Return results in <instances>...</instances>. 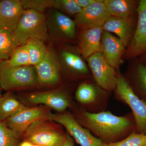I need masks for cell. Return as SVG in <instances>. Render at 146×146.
I'll return each instance as SVG.
<instances>
[{
	"mask_svg": "<svg viewBox=\"0 0 146 146\" xmlns=\"http://www.w3.org/2000/svg\"><path fill=\"white\" fill-rule=\"evenodd\" d=\"M75 109L73 115L79 123L107 145L121 141L135 130L131 112L118 116L108 110L91 113L81 108Z\"/></svg>",
	"mask_w": 146,
	"mask_h": 146,
	"instance_id": "6da1fadb",
	"label": "cell"
},
{
	"mask_svg": "<svg viewBox=\"0 0 146 146\" xmlns=\"http://www.w3.org/2000/svg\"><path fill=\"white\" fill-rule=\"evenodd\" d=\"M113 92L115 99L131 109L135 121V131L146 134V103L134 94L121 74H117L116 86Z\"/></svg>",
	"mask_w": 146,
	"mask_h": 146,
	"instance_id": "7a4b0ae2",
	"label": "cell"
},
{
	"mask_svg": "<svg viewBox=\"0 0 146 146\" xmlns=\"http://www.w3.org/2000/svg\"><path fill=\"white\" fill-rule=\"evenodd\" d=\"M37 83L35 68L33 65L12 66L8 60L0 63V86L4 90L24 89Z\"/></svg>",
	"mask_w": 146,
	"mask_h": 146,
	"instance_id": "3957f363",
	"label": "cell"
},
{
	"mask_svg": "<svg viewBox=\"0 0 146 146\" xmlns=\"http://www.w3.org/2000/svg\"><path fill=\"white\" fill-rule=\"evenodd\" d=\"M111 93L100 87L93 79H87L80 84L75 92L76 101L80 108L91 113L107 110Z\"/></svg>",
	"mask_w": 146,
	"mask_h": 146,
	"instance_id": "277c9868",
	"label": "cell"
},
{
	"mask_svg": "<svg viewBox=\"0 0 146 146\" xmlns=\"http://www.w3.org/2000/svg\"><path fill=\"white\" fill-rule=\"evenodd\" d=\"M14 33L20 45L35 39L46 40L48 38V31L46 16L44 13L33 9L25 10Z\"/></svg>",
	"mask_w": 146,
	"mask_h": 146,
	"instance_id": "5b68a950",
	"label": "cell"
},
{
	"mask_svg": "<svg viewBox=\"0 0 146 146\" xmlns=\"http://www.w3.org/2000/svg\"><path fill=\"white\" fill-rule=\"evenodd\" d=\"M41 120L33 123L24 133V141L39 146H62L67 133Z\"/></svg>",
	"mask_w": 146,
	"mask_h": 146,
	"instance_id": "8992f818",
	"label": "cell"
},
{
	"mask_svg": "<svg viewBox=\"0 0 146 146\" xmlns=\"http://www.w3.org/2000/svg\"><path fill=\"white\" fill-rule=\"evenodd\" d=\"M48 120L54 121L64 126L68 134L81 146H107L100 139L80 125L70 112L51 113Z\"/></svg>",
	"mask_w": 146,
	"mask_h": 146,
	"instance_id": "52a82bcc",
	"label": "cell"
},
{
	"mask_svg": "<svg viewBox=\"0 0 146 146\" xmlns=\"http://www.w3.org/2000/svg\"><path fill=\"white\" fill-rule=\"evenodd\" d=\"M87 60L94 81L103 89L113 92L117 77L116 69L110 65L102 52L92 55Z\"/></svg>",
	"mask_w": 146,
	"mask_h": 146,
	"instance_id": "ba28073f",
	"label": "cell"
},
{
	"mask_svg": "<svg viewBox=\"0 0 146 146\" xmlns=\"http://www.w3.org/2000/svg\"><path fill=\"white\" fill-rule=\"evenodd\" d=\"M137 13L135 31L123 56L127 60L134 59L146 54V0L139 1Z\"/></svg>",
	"mask_w": 146,
	"mask_h": 146,
	"instance_id": "9c48e42d",
	"label": "cell"
},
{
	"mask_svg": "<svg viewBox=\"0 0 146 146\" xmlns=\"http://www.w3.org/2000/svg\"><path fill=\"white\" fill-rule=\"evenodd\" d=\"M51 113L46 108L26 107L3 122L19 137L33 123L39 120H48Z\"/></svg>",
	"mask_w": 146,
	"mask_h": 146,
	"instance_id": "30bf717a",
	"label": "cell"
},
{
	"mask_svg": "<svg viewBox=\"0 0 146 146\" xmlns=\"http://www.w3.org/2000/svg\"><path fill=\"white\" fill-rule=\"evenodd\" d=\"M37 83L41 85L52 86L60 82L61 66L57 55L52 48H47L44 58L34 66Z\"/></svg>",
	"mask_w": 146,
	"mask_h": 146,
	"instance_id": "8fae6325",
	"label": "cell"
},
{
	"mask_svg": "<svg viewBox=\"0 0 146 146\" xmlns=\"http://www.w3.org/2000/svg\"><path fill=\"white\" fill-rule=\"evenodd\" d=\"M111 15L103 1L97 0L75 16L76 26L82 30L102 26Z\"/></svg>",
	"mask_w": 146,
	"mask_h": 146,
	"instance_id": "7c38bea8",
	"label": "cell"
},
{
	"mask_svg": "<svg viewBox=\"0 0 146 146\" xmlns=\"http://www.w3.org/2000/svg\"><path fill=\"white\" fill-rule=\"evenodd\" d=\"M47 26L48 32L54 39L65 41L75 36L76 26L74 21L56 9L48 16Z\"/></svg>",
	"mask_w": 146,
	"mask_h": 146,
	"instance_id": "4fadbf2b",
	"label": "cell"
},
{
	"mask_svg": "<svg viewBox=\"0 0 146 146\" xmlns=\"http://www.w3.org/2000/svg\"><path fill=\"white\" fill-rule=\"evenodd\" d=\"M29 101L35 104H43L61 113L74 107L70 96L62 90L38 92L30 95Z\"/></svg>",
	"mask_w": 146,
	"mask_h": 146,
	"instance_id": "5bb4252c",
	"label": "cell"
},
{
	"mask_svg": "<svg viewBox=\"0 0 146 146\" xmlns=\"http://www.w3.org/2000/svg\"><path fill=\"white\" fill-rule=\"evenodd\" d=\"M137 21L135 15L125 19L111 16L103 25L102 28L103 30L117 35L127 48L133 37Z\"/></svg>",
	"mask_w": 146,
	"mask_h": 146,
	"instance_id": "9a60e30c",
	"label": "cell"
},
{
	"mask_svg": "<svg viewBox=\"0 0 146 146\" xmlns=\"http://www.w3.org/2000/svg\"><path fill=\"white\" fill-rule=\"evenodd\" d=\"M25 10L21 1H0V29L14 32Z\"/></svg>",
	"mask_w": 146,
	"mask_h": 146,
	"instance_id": "2e32d148",
	"label": "cell"
},
{
	"mask_svg": "<svg viewBox=\"0 0 146 146\" xmlns=\"http://www.w3.org/2000/svg\"><path fill=\"white\" fill-rule=\"evenodd\" d=\"M102 53L110 65L115 69L119 68L126 47L118 37L103 30L102 37Z\"/></svg>",
	"mask_w": 146,
	"mask_h": 146,
	"instance_id": "e0dca14e",
	"label": "cell"
},
{
	"mask_svg": "<svg viewBox=\"0 0 146 146\" xmlns=\"http://www.w3.org/2000/svg\"><path fill=\"white\" fill-rule=\"evenodd\" d=\"M123 76L134 94L146 103V65L143 62L135 60Z\"/></svg>",
	"mask_w": 146,
	"mask_h": 146,
	"instance_id": "ac0fdd59",
	"label": "cell"
},
{
	"mask_svg": "<svg viewBox=\"0 0 146 146\" xmlns=\"http://www.w3.org/2000/svg\"><path fill=\"white\" fill-rule=\"evenodd\" d=\"M102 26L82 30L80 35L78 52L88 58L96 53L102 52Z\"/></svg>",
	"mask_w": 146,
	"mask_h": 146,
	"instance_id": "d6986e66",
	"label": "cell"
},
{
	"mask_svg": "<svg viewBox=\"0 0 146 146\" xmlns=\"http://www.w3.org/2000/svg\"><path fill=\"white\" fill-rule=\"evenodd\" d=\"M60 56L66 69L73 75L87 79L91 78L90 70L78 54L70 51L63 50L61 52Z\"/></svg>",
	"mask_w": 146,
	"mask_h": 146,
	"instance_id": "ffe728a7",
	"label": "cell"
},
{
	"mask_svg": "<svg viewBox=\"0 0 146 146\" xmlns=\"http://www.w3.org/2000/svg\"><path fill=\"white\" fill-rule=\"evenodd\" d=\"M103 2L111 16L125 19L135 15L139 1L133 0H104Z\"/></svg>",
	"mask_w": 146,
	"mask_h": 146,
	"instance_id": "44dd1931",
	"label": "cell"
},
{
	"mask_svg": "<svg viewBox=\"0 0 146 146\" xmlns=\"http://www.w3.org/2000/svg\"><path fill=\"white\" fill-rule=\"evenodd\" d=\"M20 46V41L14 32L0 29V60H9Z\"/></svg>",
	"mask_w": 146,
	"mask_h": 146,
	"instance_id": "7402d4cb",
	"label": "cell"
},
{
	"mask_svg": "<svg viewBox=\"0 0 146 146\" xmlns=\"http://www.w3.org/2000/svg\"><path fill=\"white\" fill-rule=\"evenodd\" d=\"M23 104L10 94L0 98V121H5L25 108Z\"/></svg>",
	"mask_w": 146,
	"mask_h": 146,
	"instance_id": "603a6c76",
	"label": "cell"
},
{
	"mask_svg": "<svg viewBox=\"0 0 146 146\" xmlns=\"http://www.w3.org/2000/svg\"><path fill=\"white\" fill-rule=\"evenodd\" d=\"M26 45L29 54L30 65L35 66L44 58L47 48L45 46L43 41L38 39L30 41Z\"/></svg>",
	"mask_w": 146,
	"mask_h": 146,
	"instance_id": "cb8c5ba5",
	"label": "cell"
},
{
	"mask_svg": "<svg viewBox=\"0 0 146 146\" xmlns=\"http://www.w3.org/2000/svg\"><path fill=\"white\" fill-rule=\"evenodd\" d=\"M8 60L12 66H23L30 65V56L26 45H20L16 48Z\"/></svg>",
	"mask_w": 146,
	"mask_h": 146,
	"instance_id": "d4e9b609",
	"label": "cell"
},
{
	"mask_svg": "<svg viewBox=\"0 0 146 146\" xmlns=\"http://www.w3.org/2000/svg\"><path fill=\"white\" fill-rule=\"evenodd\" d=\"M19 136L0 121V146H18Z\"/></svg>",
	"mask_w": 146,
	"mask_h": 146,
	"instance_id": "484cf974",
	"label": "cell"
},
{
	"mask_svg": "<svg viewBox=\"0 0 146 146\" xmlns=\"http://www.w3.org/2000/svg\"><path fill=\"white\" fill-rule=\"evenodd\" d=\"M53 7L64 14L75 16L82 9L76 0H54Z\"/></svg>",
	"mask_w": 146,
	"mask_h": 146,
	"instance_id": "4316f807",
	"label": "cell"
},
{
	"mask_svg": "<svg viewBox=\"0 0 146 146\" xmlns=\"http://www.w3.org/2000/svg\"><path fill=\"white\" fill-rule=\"evenodd\" d=\"M107 146H146V134L137 133L134 130L121 141Z\"/></svg>",
	"mask_w": 146,
	"mask_h": 146,
	"instance_id": "83f0119b",
	"label": "cell"
},
{
	"mask_svg": "<svg viewBox=\"0 0 146 146\" xmlns=\"http://www.w3.org/2000/svg\"><path fill=\"white\" fill-rule=\"evenodd\" d=\"M25 10L33 9L43 13L48 9L53 7L54 0H22Z\"/></svg>",
	"mask_w": 146,
	"mask_h": 146,
	"instance_id": "f1b7e54d",
	"label": "cell"
},
{
	"mask_svg": "<svg viewBox=\"0 0 146 146\" xmlns=\"http://www.w3.org/2000/svg\"><path fill=\"white\" fill-rule=\"evenodd\" d=\"M97 1V0H76V2L82 9L86 8L96 2Z\"/></svg>",
	"mask_w": 146,
	"mask_h": 146,
	"instance_id": "f546056e",
	"label": "cell"
},
{
	"mask_svg": "<svg viewBox=\"0 0 146 146\" xmlns=\"http://www.w3.org/2000/svg\"><path fill=\"white\" fill-rule=\"evenodd\" d=\"M62 146H75L74 139L68 133H67L65 142Z\"/></svg>",
	"mask_w": 146,
	"mask_h": 146,
	"instance_id": "4dcf8cb0",
	"label": "cell"
},
{
	"mask_svg": "<svg viewBox=\"0 0 146 146\" xmlns=\"http://www.w3.org/2000/svg\"><path fill=\"white\" fill-rule=\"evenodd\" d=\"M39 146L37 145H35L29 142L28 141H24L21 143L19 144V146Z\"/></svg>",
	"mask_w": 146,
	"mask_h": 146,
	"instance_id": "1f68e13d",
	"label": "cell"
},
{
	"mask_svg": "<svg viewBox=\"0 0 146 146\" xmlns=\"http://www.w3.org/2000/svg\"><path fill=\"white\" fill-rule=\"evenodd\" d=\"M142 56H143V57H144L143 60H142V61H143V62L144 64H145V65H146V54H145L143 55H142Z\"/></svg>",
	"mask_w": 146,
	"mask_h": 146,
	"instance_id": "d6a6232c",
	"label": "cell"
},
{
	"mask_svg": "<svg viewBox=\"0 0 146 146\" xmlns=\"http://www.w3.org/2000/svg\"><path fill=\"white\" fill-rule=\"evenodd\" d=\"M1 96V86H0V98Z\"/></svg>",
	"mask_w": 146,
	"mask_h": 146,
	"instance_id": "836d02e7",
	"label": "cell"
},
{
	"mask_svg": "<svg viewBox=\"0 0 146 146\" xmlns=\"http://www.w3.org/2000/svg\"><path fill=\"white\" fill-rule=\"evenodd\" d=\"M2 60H0V63H1V61Z\"/></svg>",
	"mask_w": 146,
	"mask_h": 146,
	"instance_id": "e575fe53",
	"label": "cell"
}]
</instances>
